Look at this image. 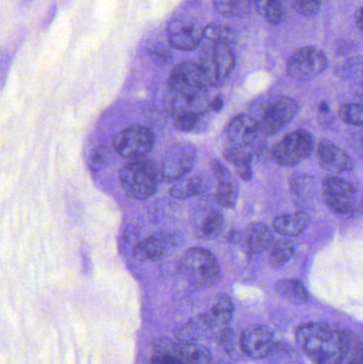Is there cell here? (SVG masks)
Returning <instances> with one entry per match:
<instances>
[{
	"label": "cell",
	"mask_w": 363,
	"mask_h": 364,
	"mask_svg": "<svg viewBox=\"0 0 363 364\" xmlns=\"http://www.w3.org/2000/svg\"><path fill=\"white\" fill-rule=\"evenodd\" d=\"M296 342L313 363L341 364L357 341L351 333L327 323L309 322L296 329Z\"/></svg>",
	"instance_id": "obj_1"
},
{
	"label": "cell",
	"mask_w": 363,
	"mask_h": 364,
	"mask_svg": "<svg viewBox=\"0 0 363 364\" xmlns=\"http://www.w3.org/2000/svg\"><path fill=\"white\" fill-rule=\"evenodd\" d=\"M121 188L128 196L144 200L155 194L160 179L159 168L146 158L129 160L119 173Z\"/></svg>",
	"instance_id": "obj_2"
},
{
	"label": "cell",
	"mask_w": 363,
	"mask_h": 364,
	"mask_svg": "<svg viewBox=\"0 0 363 364\" xmlns=\"http://www.w3.org/2000/svg\"><path fill=\"white\" fill-rule=\"evenodd\" d=\"M322 197L330 209L341 215H355L363 212V188L338 176L325 177Z\"/></svg>",
	"instance_id": "obj_3"
},
{
	"label": "cell",
	"mask_w": 363,
	"mask_h": 364,
	"mask_svg": "<svg viewBox=\"0 0 363 364\" xmlns=\"http://www.w3.org/2000/svg\"><path fill=\"white\" fill-rule=\"evenodd\" d=\"M180 272L193 286L215 288L221 280L219 263L206 248H190L180 261Z\"/></svg>",
	"instance_id": "obj_4"
},
{
	"label": "cell",
	"mask_w": 363,
	"mask_h": 364,
	"mask_svg": "<svg viewBox=\"0 0 363 364\" xmlns=\"http://www.w3.org/2000/svg\"><path fill=\"white\" fill-rule=\"evenodd\" d=\"M298 105L290 97L269 98L254 107L251 115L256 119L264 136L278 134L296 117Z\"/></svg>",
	"instance_id": "obj_5"
},
{
	"label": "cell",
	"mask_w": 363,
	"mask_h": 364,
	"mask_svg": "<svg viewBox=\"0 0 363 364\" xmlns=\"http://www.w3.org/2000/svg\"><path fill=\"white\" fill-rule=\"evenodd\" d=\"M264 136L257 122L251 114L237 115L227 127L230 147L245 151L253 158L261 155L264 151Z\"/></svg>",
	"instance_id": "obj_6"
},
{
	"label": "cell",
	"mask_w": 363,
	"mask_h": 364,
	"mask_svg": "<svg viewBox=\"0 0 363 364\" xmlns=\"http://www.w3.org/2000/svg\"><path fill=\"white\" fill-rule=\"evenodd\" d=\"M315 138L307 130L298 129L283 136L272 149V158L286 168L298 166L313 154Z\"/></svg>",
	"instance_id": "obj_7"
},
{
	"label": "cell",
	"mask_w": 363,
	"mask_h": 364,
	"mask_svg": "<svg viewBox=\"0 0 363 364\" xmlns=\"http://www.w3.org/2000/svg\"><path fill=\"white\" fill-rule=\"evenodd\" d=\"M197 159V149L189 142H179L164 154L160 164V179L164 182H176L191 172Z\"/></svg>",
	"instance_id": "obj_8"
},
{
	"label": "cell",
	"mask_w": 363,
	"mask_h": 364,
	"mask_svg": "<svg viewBox=\"0 0 363 364\" xmlns=\"http://www.w3.org/2000/svg\"><path fill=\"white\" fill-rule=\"evenodd\" d=\"M210 87H221L232 75L236 57L230 44L217 43L198 62Z\"/></svg>",
	"instance_id": "obj_9"
},
{
	"label": "cell",
	"mask_w": 363,
	"mask_h": 364,
	"mask_svg": "<svg viewBox=\"0 0 363 364\" xmlns=\"http://www.w3.org/2000/svg\"><path fill=\"white\" fill-rule=\"evenodd\" d=\"M155 136L146 126L131 125L119 132L113 139V149L126 159L145 158L153 149Z\"/></svg>",
	"instance_id": "obj_10"
},
{
	"label": "cell",
	"mask_w": 363,
	"mask_h": 364,
	"mask_svg": "<svg viewBox=\"0 0 363 364\" xmlns=\"http://www.w3.org/2000/svg\"><path fill=\"white\" fill-rule=\"evenodd\" d=\"M170 91L179 95L198 97L208 94L209 85L200 64L183 62L170 73L168 78Z\"/></svg>",
	"instance_id": "obj_11"
},
{
	"label": "cell",
	"mask_w": 363,
	"mask_h": 364,
	"mask_svg": "<svg viewBox=\"0 0 363 364\" xmlns=\"http://www.w3.org/2000/svg\"><path fill=\"white\" fill-rule=\"evenodd\" d=\"M156 355L166 357L177 364H211L212 354L197 342L158 340L153 343Z\"/></svg>",
	"instance_id": "obj_12"
},
{
	"label": "cell",
	"mask_w": 363,
	"mask_h": 364,
	"mask_svg": "<svg viewBox=\"0 0 363 364\" xmlns=\"http://www.w3.org/2000/svg\"><path fill=\"white\" fill-rule=\"evenodd\" d=\"M327 68V59L321 49L306 46L298 49L288 62V75L294 80L307 82L324 72Z\"/></svg>",
	"instance_id": "obj_13"
},
{
	"label": "cell",
	"mask_w": 363,
	"mask_h": 364,
	"mask_svg": "<svg viewBox=\"0 0 363 364\" xmlns=\"http://www.w3.org/2000/svg\"><path fill=\"white\" fill-rule=\"evenodd\" d=\"M170 44L175 49L183 51H191L200 46V41L204 38L202 30L197 23L191 19L174 18L166 28Z\"/></svg>",
	"instance_id": "obj_14"
},
{
	"label": "cell",
	"mask_w": 363,
	"mask_h": 364,
	"mask_svg": "<svg viewBox=\"0 0 363 364\" xmlns=\"http://www.w3.org/2000/svg\"><path fill=\"white\" fill-rule=\"evenodd\" d=\"M243 353L253 359L268 357L274 350L272 331L264 325H251L241 335Z\"/></svg>",
	"instance_id": "obj_15"
},
{
	"label": "cell",
	"mask_w": 363,
	"mask_h": 364,
	"mask_svg": "<svg viewBox=\"0 0 363 364\" xmlns=\"http://www.w3.org/2000/svg\"><path fill=\"white\" fill-rule=\"evenodd\" d=\"M176 244V237L170 233H153L136 244L134 256L142 262L159 261L168 256Z\"/></svg>",
	"instance_id": "obj_16"
},
{
	"label": "cell",
	"mask_w": 363,
	"mask_h": 364,
	"mask_svg": "<svg viewBox=\"0 0 363 364\" xmlns=\"http://www.w3.org/2000/svg\"><path fill=\"white\" fill-rule=\"evenodd\" d=\"M319 164L326 172L341 174L355 168L353 158L332 141L324 139L318 147Z\"/></svg>",
	"instance_id": "obj_17"
},
{
	"label": "cell",
	"mask_w": 363,
	"mask_h": 364,
	"mask_svg": "<svg viewBox=\"0 0 363 364\" xmlns=\"http://www.w3.org/2000/svg\"><path fill=\"white\" fill-rule=\"evenodd\" d=\"M211 168L217 181L215 199L220 205L234 209L239 199V184L234 175L221 162L215 160L211 162Z\"/></svg>",
	"instance_id": "obj_18"
},
{
	"label": "cell",
	"mask_w": 363,
	"mask_h": 364,
	"mask_svg": "<svg viewBox=\"0 0 363 364\" xmlns=\"http://www.w3.org/2000/svg\"><path fill=\"white\" fill-rule=\"evenodd\" d=\"M274 237L270 229L262 223L249 225L239 233L238 245L247 255H260L271 247Z\"/></svg>",
	"instance_id": "obj_19"
},
{
	"label": "cell",
	"mask_w": 363,
	"mask_h": 364,
	"mask_svg": "<svg viewBox=\"0 0 363 364\" xmlns=\"http://www.w3.org/2000/svg\"><path fill=\"white\" fill-rule=\"evenodd\" d=\"M223 214L212 208L197 207L192 214V224L196 237L202 240H212L220 235L224 228Z\"/></svg>",
	"instance_id": "obj_20"
},
{
	"label": "cell",
	"mask_w": 363,
	"mask_h": 364,
	"mask_svg": "<svg viewBox=\"0 0 363 364\" xmlns=\"http://www.w3.org/2000/svg\"><path fill=\"white\" fill-rule=\"evenodd\" d=\"M166 108L170 114H183V113H196V114H204L212 108V102L208 98V94L198 97H189V96L179 95L170 91L166 96Z\"/></svg>",
	"instance_id": "obj_21"
},
{
	"label": "cell",
	"mask_w": 363,
	"mask_h": 364,
	"mask_svg": "<svg viewBox=\"0 0 363 364\" xmlns=\"http://www.w3.org/2000/svg\"><path fill=\"white\" fill-rule=\"evenodd\" d=\"M290 193L294 205L300 211L306 212L317 197L315 178L309 175H296L290 181Z\"/></svg>",
	"instance_id": "obj_22"
},
{
	"label": "cell",
	"mask_w": 363,
	"mask_h": 364,
	"mask_svg": "<svg viewBox=\"0 0 363 364\" xmlns=\"http://www.w3.org/2000/svg\"><path fill=\"white\" fill-rule=\"evenodd\" d=\"M234 314V305L232 299L225 294L219 295L213 303L212 307L200 314L205 324L210 329L223 328L229 323Z\"/></svg>",
	"instance_id": "obj_23"
},
{
	"label": "cell",
	"mask_w": 363,
	"mask_h": 364,
	"mask_svg": "<svg viewBox=\"0 0 363 364\" xmlns=\"http://www.w3.org/2000/svg\"><path fill=\"white\" fill-rule=\"evenodd\" d=\"M309 225V216L306 212L283 214L273 220V228L285 237H298L306 231Z\"/></svg>",
	"instance_id": "obj_24"
},
{
	"label": "cell",
	"mask_w": 363,
	"mask_h": 364,
	"mask_svg": "<svg viewBox=\"0 0 363 364\" xmlns=\"http://www.w3.org/2000/svg\"><path fill=\"white\" fill-rule=\"evenodd\" d=\"M257 12L272 25H279L287 15V0H254Z\"/></svg>",
	"instance_id": "obj_25"
},
{
	"label": "cell",
	"mask_w": 363,
	"mask_h": 364,
	"mask_svg": "<svg viewBox=\"0 0 363 364\" xmlns=\"http://www.w3.org/2000/svg\"><path fill=\"white\" fill-rule=\"evenodd\" d=\"M224 156H225V159L232 164L237 174L242 181H251L253 178V171H251L253 157L251 155L240 151V149H234V147H229L226 149Z\"/></svg>",
	"instance_id": "obj_26"
},
{
	"label": "cell",
	"mask_w": 363,
	"mask_h": 364,
	"mask_svg": "<svg viewBox=\"0 0 363 364\" xmlns=\"http://www.w3.org/2000/svg\"><path fill=\"white\" fill-rule=\"evenodd\" d=\"M276 291L279 296L294 305H303L308 299L306 289L298 280H279L276 284Z\"/></svg>",
	"instance_id": "obj_27"
},
{
	"label": "cell",
	"mask_w": 363,
	"mask_h": 364,
	"mask_svg": "<svg viewBox=\"0 0 363 364\" xmlns=\"http://www.w3.org/2000/svg\"><path fill=\"white\" fill-rule=\"evenodd\" d=\"M294 255V244L288 239L273 242L269 252V261L274 269L285 267Z\"/></svg>",
	"instance_id": "obj_28"
},
{
	"label": "cell",
	"mask_w": 363,
	"mask_h": 364,
	"mask_svg": "<svg viewBox=\"0 0 363 364\" xmlns=\"http://www.w3.org/2000/svg\"><path fill=\"white\" fill-rule=\"evenodd\" d=\"M204 181L200 176L183 177L173 184L170 194L174 198L185 199L196 196L202 192Z\"/></svg>",
	"instance_id": "obj_29"
},
{
	"label": "cell",
	"mask_w": 363,
	"mask_h": 364,
	"mask_svg": "<svg viewBox=\"0 0 363 364\" xmlns=\"http://www.w3.org/2000/svg\"><path fill=\"white\" fill-rule=\"evenodd\" d=\"M217 13L227 17H244L251 8V0H213Z\"/></svg>",
	"instance_id": "obj_30"
},
{
	"label": "cell",
	"mask_w": 363,
	"mask_h": 364,
	"mask_svg": "<svg viewBox=\"0 0 363 364\" xmlns=\"http://www.w3.org/2000/svg\"><path fill=\"white\" fill-rule=\"evenodd\" d=\"M207 331H211L200 316L195 320L190 321L180 328L175 331L177 340L185 342H197L200 338L205 337Z\"/></svg>",
	"instance_id": "obj_31"
},
{
	"label": "cell",
	"mask_w": 363,
	"mask_h": 364,
	"mask_svg": "<svg viewBox=\"0 0 363 364\" xmlns=\"http://www.w3.org/2000/svg\"><path fill=\"white\" fill-rule=\"evenodd\" d=\"M220 346L223 348L226 354L232 357H238L241 354L244 355L241 346V337L238 338L232 329L223 328L220 333Z\"/></svg>",
	"instance_id": "obj_32"
},
{
	"label": "cell",
	"mask_w": 363,
	"mask_h": 364,
	"mask_svg": "<svg viewBox=\"0 0 363 364\" xmlns=\"http://www.w3.org/2000/svg\"><path fill=\"white\" fill-rule=\"evenodd\" d=\"M202 34L206 40L211 41L213 44L217 43H225L230 44L234 40V31L230 28L225 26L217 25V23H210L202 29Z\"/></svg>",
	"instance_id": "obj_33"
},
{
	"label": "cell",
	"mask_w": 363,
	"mask_h": 364,
	"mask_svg": "<svg viewBox=\"0 0 363 364\" xmlns=\"http://www.w3.org/2000/svg\"><path fill=\"white\" fill-rule=\"evenodd\" d=\"M339 117L345 124L363 128V105H342L339 109Z\"/></svg>",
	"instance_id": "obj_34"
},
{
	"label": "cell",
	"mask_w": 363,
	"mask_h": 364,
	"mask_svg": "<svg viewBox=\"0 0 363 364\" xmlns=\"http://www.w3.org/2000/svg\"><path fill=\"white\" fill-rule=\"evenodd\" d=\"M287 2L302 16L313 17L319 14L325 0H287Z\"/></svg>",
	"instance_id": "obj_35"
},
{
	"label": "cell",
	"mask_w": 363,
	"mask_h": 364,
	"mask_svg": "<svg viewBox=\"0 0 363 364\" xmlns=\"http://www.w3.org/2000/svg\"><path fill=\"white\" fill-rule=\"evenodd\" d=\"M110 159V149L107 146H98L92 154L89 166L93 172H100L106 168Z\"/></svg>",
	"instance_id": "obj_36"
},
{
	"label": "cell",
	"mask_w": 363,
	"mask_h": 364,
	"mask_svg": "<svg viewBox=\"0 0 363 364\" xmlns=\"http://www.w3.org/2000/svg\"><path fill=\"white\" fill-rule=\"evenodd\" d=\"M200 117L202 115L196 114V113H183V114L176 115L174 117L175 127L180 132H192L200 122Z\"/></svg>",
	"instance_id": "obj_37"
},
{
	"label": "cell",
	"mask_w": 363,
	"mask_h": 364,
	"mask_svg": "<svg viewBox=\"0 0 363 364\" xmlns=\"http://www.w3.org/2000/svg\"><path fill=\"white\" fill-rule=\"evenodd\" d=\"M347 357V364H363V342H356Z\"/></svg>",
	"instance_id": "obj_38"
},
{
	"label": "cell",
	"mask_w": 363,
	"mask_h": 364,
	"mask_svg": "<svg viewBox=\"0 0 363 364\" xmlns=\"http://www.w3.org/2000/svg\"><path fill=\"white\" fill-rule=\"evenodd\" d=\"M350 144H351V146L353 147L354 151L358 155L363 157V128L351 134V136H350Z\"/></svg>",
	"instance_id": "obj_39"
},
{
	"label": "cell",
	"mask_w": 363,
	"mask_h": 364,
	"mask_svg": "<svg viewBox=\"0 0 363 364\" xmlns=\"http://www.w3.org/2000/svg\"><path fill=\"white\" fill-rule=\"evenodd\" d=\"M146 364H177L175 363L174 361L170 360V359L166 358L164 356H160V355H155L151 360L148 361Z\"/></svg>",
	"instance_id": "obj_40"
},
{
	"label": "cell",
	"mask_w": 363,
	"mask_h": 364,
	"mask_svg": "<svg viewBox=\"0 0 363 364\" xmlns=\"http://www.w3.org/2000/svg\"><path fill=\"white\" fill-rule=\"evenodd\" d=\"M353 95L355 96L359 104L363 105V83H359L353 87Z\"/></svg>",
	"instance_id": "obj_41"
},
{
	"label": "cell",
	"mask_w": 363,
	"mask_h": 364,
	"mask_svg": "<svg viewBox=\"0 0 363 364\" xmlns=\"http://www.w3.org/2000/svg\"><path fill=\"white\" fill-rule=\"evenodd\" d=\"M355 19L358 28L363 32V6L362 8L358 9L357 12H356Z\"/></svg>",
	"instance_id": "obj_42"
},
{
	"label": "cell",
	"mask_w": 363,
	"mask_h": 364,
	"mask_svg": "<svg viewBox=\"0 0 363 364\" xmlns=\"http://www.w3.org/2000/svg\"><path fill=\"white\" fill-rule=\"evenodd\" d=\"M222 107H223V102H222L221 96L212 100V108L215 109V111L221 110Z\"/></svg>",
	"instance_id": "obj_43"
},
{
	"label": "cell",
	"mask_w": 363,
	"mask_h": 364,
	"mask_svg": "<svg viewBox=\"0 0 363 364\" xmlns=\"http://www.w3.org/2000/svg\"><path fill=\"white\" fill-rule=\"evenodd\" d=\"M362 72H363V68H362Z\"/></svg>",
	"instance_id": "obj_44"
}]
</instances>
